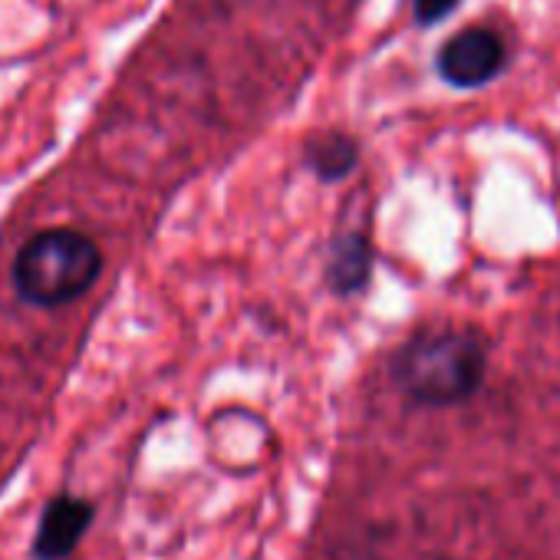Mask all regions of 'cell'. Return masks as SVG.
Wrapping results in <instances>:
<instances>
[{
	"label": "cell",
	"instance_id": "6da1fadb",
	"mask_svg": "<svg viewBox=\"0 0 560 560\" xmlns=\"http://www.w3.org/2000/svg\"><path fill=\"white\" fill-rule=\"evenodd\" d=\"M485 343L468 330H425L412 337L396 363L393 376L399 389L422 406H455L475 396L485 380Z\"/></svg>",
	"mask_w": 560,
	"mask_h": 560
},
{
	"label": "cell",
	"instance_id": "7a4b0ae2",
	"mask_svg": "<svg viewBox=\"0 0 560 560\" xmlns=\"http://www.w3.org/2000/svg\"><path fill=\"white\" fill-rule=\"evenodd\" d=\"M103 273L100 244L77 228H47L14 257V288L37 307H63L90 294Z\"/></svg>",
	"mask_w": 560,
	"mask_h": 560
},
{
	"label": "cell",
	"instance_id": "3957f363",
	"mask_svg": "<svg viewBox=\"0 0 560 560\" xmlns=\"http://www.w3.org/2000/svg\"><path fill=\"white\" fill-rule=\"evenodd\" d=\"M504 40L488 31V27H471V31H462L455 34L442 50H439V77L448 83V86H458V90H475V86H485L491 83L501 70H504Z\"/></svg>",
	"mask_w": 560,
	"mask_h": 560
},
{
	"label": "cell",
	"instance_id": "277c9868",
	"mask_svg": "<svg viewBox=\"0 0 560 560\" xmlns=\"http://www.w3.org/2000/svg\"><path fill=\"white\" fill-rule=\"evenodd\" d=\"M93 521V504L77 498V494H60L54 498L37 524V537H34V553L40 560H63L77 550V544L83 540L86 527Z\"/></svg>",
	"mask_w": 560,
	"mask_h": 560
},
{
	"label": "cell",
	"instance_id": "5b68a950",
	"mask_svg": "<svg viewBox=\"0 0 560 560\" xmlns=\"http://www.w3.org/2000/svg\"><path fill=\"white\" fill-rule=\"evenodd\" d=\"M373 277V244L366 241V234H343L337 237V244L330 247V260H327V284L334 294L350 298L360 294Z\"/></svg>",
	"mask_w": 560,
	"mask_h": 560
},
{
	"label": "cell",
	"instance_id": "8992f818",
	"mask_svg": "<svg viewBox=\"0 0 560 560\" xmlns=\"http://www.w3.org/2000/svg\"><path fill=\"white\" fill-rule=\"evenodd\" d=\"M304 162L320 182H340L357 168L360 145L347 132H317L304 145Z\"/></svg>",
	"mask_w": 560,
	"mask_h": 560
},
{
	"label": "cell",
	"instance_id": "52a82bcc",
	"mask_svg": "<svg viewBox=\"0 0 560 560\" xmlns=\"http://www.w3.org/2000/svg\"><path fill=\"white\" fill-rule=\"evenodd\" d=\"M455 8H458V0H412L416 24H422V27H432V24L445 21Z\"/></svg>",
	"mask_w": 560,
	"mask_h": 560
}]
</instances>
